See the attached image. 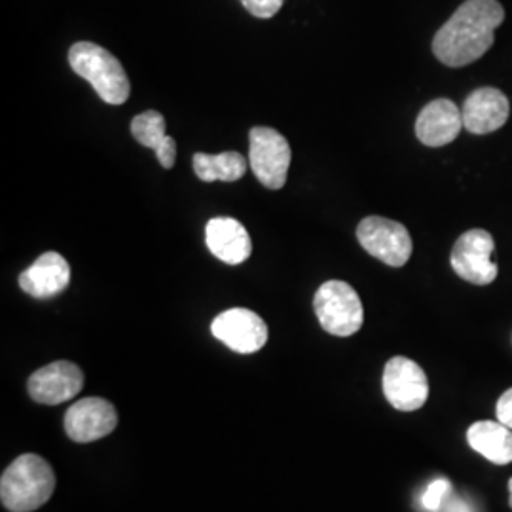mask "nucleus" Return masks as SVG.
Here are the masks:
<instances>
[{
	"label": "nucleus",
	"mask_w": 512,
	"mask_h": 512,
	"mask_svg": "<svg viewBox=\"0 0 512 512\" xmlns=\"http://www.w3.org/2000/svg\"><path fill=\"white\" fill-rule=\"evenodd\" d=\"M505 10L497 0H467L433 38V52L448 67H465L486 54Z\"/></svg>",
	"instance_id": "nucleus-1"
},
{
	"label": "nucleus",
	"mask_w": 512,
	"mask_h": 512,
	"mask_svg": "<svg viewBox=\"0 0 512 512\" xmlns=\"http://www.w3.org/2000/svg\"><path fill=\"white\" fill-rule=\"evenodd\" d=\"M54 490V469L37 454L19 456L0 478V501L10 512L37 511Z\"/></svg>",
	"instance_id": "nucleus-2"
},
{
	"label": "nucleus",
	"mask_w": 512,
	"mask_h": 512,
	"mask_svg": "<svg viewBox=\"0 0 512 512\" xmlns=\"http://www.w3.org/2000/svg\"><path fill=\"white\" fill-rule=\"evenodd\" d=\"M74 73L88 80L97 95L109 105H122L129 99L131 86L122 63L109 50L93 42H76L69 50Z\"/></svg>",
	"instance_id": "nucleus-3"
},
{
	"label": "nucleus",
	"mask_w": 512,
	"mask_h": 512,
	"mask_svg": "<svg viewBox=\"0 0 512 512\" xmlns=\"http://www.w3.org/2000/svg\"><path fill=\"white\" fill-rule=\"evenodd\" d=\"M313 308L321 327L332 336H353L365 321L363 302L346 281L332 279L323 283L315 293Z\"/></svg>",
	"instance_id": "nucleus-4"
},
{
	"label": "nucleus",
	"mask_w": 512,
	"mask_h": 512,
	"mask_svg": "<svg viewBox=\"0 0 512 512\" xmlns=\"http://www.w3.org/2000/svg\"><path fill=\"white\" fill-rule=\"evenodd\" d=\"M249 164L256 179L270 190H279L287 183L291 167V145L274 128L251 129L249 133Z\"/></svg>",
	"instance_id": "nucleus-5"
},
{
	"label": "nucleus",
	"mask_w": 512,
	"mask_h": 512,
	"mask_svg": "<svg viewBox=\"0 0 512 512\" xmlns=\"http://www.w3.org/2000/svg\"><path fill=\"white\" fill-rule=\"evenodd\" d=\"M357 239L368 255L391 268H401L412 256V238L397 220L366 217L357 228Z\"/></svg>",
	"instance_id": "nucleus-6"
},
{
	"label": "nucleus",
	"mask_w": 512,
	"mask_h": 512,
	"mask_svg": "<svg viewBox=\"0 0 512 512\" xmlns=\"http://www.w3.org/2000/svg\"><path fill=\"white\" fill-rule=\"evenodd\" d=\"M495 251V241L486 230H469L459 236L452 249V268L454 272L473 283V285H490L499 274L497 264L492 260Z\"/></svg>",
	"instance_id": "nucleus-7"
},
{
	"label": "nucleus",
	"mask_w": 512,
	"mask_h": 512,
	"mask_svg": "<svg viewBox=\"0 0 512 512\" xmlns=\"http://www.w3.org/2000/svg\"><path fill=\"white\" fill-rule=\"evenodd\" d=\"M385 399L401 412L420 410L429 399V380L425 370L408 357H393L384 368Z\"/></svg>",
	"instance_id": "nucleus-8"
},
{
	"label": "nucleus",
	"mask_w": 512,
	"mask_h": 512,
	"mask_svg": "<svg viewBox=\"0 0 512 512\" xmlns=\"http://www.w3.org/2000/svg\"><path fill=\"white\" fill-rule=\"evenodd\" d=\"M213 336L236 353H256L268 342V327L255 311L232 308L222 311L211 323Z\"/></svg>",
	"instance_id": "nucleus-9"
},
{
	"label": "nucleus",
	"mask_w": 512,
	"mask_h": 512,
	"mask_svg": "<svg viewBox=\"0 0 512 512\" xmlns=\"http://www.w3.org/2000/svg\"><path fill=\"white\" fill-rule=\"evenodd\" d=\"M82 387L84 372L71 361H55L52 365H46L27 382L31 399L50 406L71 401L82 391Z\"/></svg>",
	"instance_id": "nucleus-10"
},
{
	"label": "nucleus",
	"mask_w": 512,
	"mask_h": 512,
	"mask_svg": "<svg viewBox=\"0 0 512 512\" xmlns=\"http://www.w3.org/2000/svg\"><path fill=\"white\" fill-rule=\"evenodd\" d=\"M118 425V412L112 403L88 397L73 406L65 414V433L74 442H93L110 435Z\"/></svg>",
	"instance_id": "nucleus-11"
},
{
	"label": "nucleus",
	"mask_w": 512,
	"mask_h": 512,
	"mask_svg": "<svg viewBox=\"0 0 512 512\" xmlns=\"http://www.w3.org/2000/svg\"><path fill=\"white\" fill-rule=\"evenodd\" d=\"M461 114L463 128L475 135H486L507 124L511 103L497 88H478L465 99Z\"/></svg>",
	"instance_id": "nucleus-12"
},
{
	"label": "nucleus",
	"mask_w": 512,
	"mask_h": 512,
	"mask_svg": "<svg viewBox=\"0 0 512 512\" xmlns=\"http://www.w3.org/2000/svg\"><path fill=\"white\" fill-rule=\"evenodd\" d=\"M463 129V114L450 99L427 103L416 120V137L425 147H444L458 139Z\"/></svg>",
	"instance_id": "nucleus-13"
},
{
	"label": "nucleus",
	"mask_w": 512,
	"mask_h": 512,
	"mask_svg": "<svg viewBox=\"0 0 512 512\" xmlns=\"http://www.w3.org/2000/svg\"><path fill=\"white\" fill-rule=\"evenodd\" d=\"M71 283V266L59 253L38 256L23 274L19 275V287L33 298H52L63 293Z\"/></svg>",
	"instance_id": "nucleus-14"
},
{
	"label": "nucleus",
	"mask_w": 512,
	"mask_h": 512,
	"mask_svg": "<svg viewBox=\"0 0 512 512\" xmlns=\"http://www.w3.org/2000/svg\"><path fill=\"white\" fill-rule=\"evenodd\" d=\"M205 243L222 262L238 266L253 253V241L245 226L230 217H217L207 222Z\"/></svg>",
	"instance_id": "nucleus-15"
},
{
	"label": "nucleus",
	"mask_w": 512,
	"mask_h": 512,
	"mask_svg": "<svg viewBox=\"0 0 512 512\" xmlns=\"http://www.w3.org/2000/svg\"><path fill=\"white\" fill-rule=\"evenodd\" d=\"M469 446L495 465L512 463V429L501 421H475L467 431Z\"/></svg>",
	"instance_id": "nucleus-16"
},
{
	"label": "nucleus",
	"mask_w": 512,
	"mask_h": 512,
	"mask_svg": "<svg viewBox=\"0 0 512 512\" xmlns=\"http://www.w3.org/2000/svg\"><path fill=\"white\" fill-rule=\"evenodd\" d=\"M133 137L156 152L158 162L165 169H171L177 160V143L165 133V118L156 110H147L133 118L131 122Z\"/></svg>",
	"instance_id": "nucleus-17"
},
{
	"label": "nucleus",
	"mask_w": 512,
	"mask_h": 512,
	"mask_svg": "<svg viewBox=\"0 0 512 512\" xmlns=\"http://www.w3.org/2000/svg\"><path fill=\"white\" fill-rule=\"evenodd\" d=\"M194 171L198 179L205 183H234L247 171V160L239 152H220V154H202L194 156Z\"/></svg>",
	"instance_id": "nucleus-18"
},
{
	"label": "nucleus",
	"mask_w": 512,
	"mask_h": 512,
	"mask_svg": "<svg viewBox=\"0 0 512 512\" xmlns=\"http://www.w3.org/2000/svg\"><path fill=\"white\" fill-rule=\"evenodd\" d=\"M452 492V484L446 480V478H437L433 480L425 492L421 494V507L425 511L437 512L442 507V501L444 497Z\"/></svg>",
	"instance_id": "nucleus-19"
},
{
	"label": "nucleus",
	"mask_w": 512,
	"mask_h": 512,
	"mask_svg": "<svg viewBox=\"0 0 512 512\" xmlns=\"http://www.w3.org/2000/svg\"><path fill=\"white\" fill-rule=\"evenodd\" d=\"M241 4L255 18L270 19L281 10L283 0H241Z\"/></svg>",
	"instance_id": "nucleus-20"
},
{
	"label": "nucleus",
	"mask_w": 512,
	"mask_h": 512,
	"mask_svg": "<svg viewBox=\"0 0 512 512\" xmlns=\"http://www.w3.org/2000/svg\"><path fill=\"white\" fill-rule=\"evenodd\" d=\"M495 416L503 425L512 429V387L507 389L495 404Z\"/></svg>",
	"instance_id": "nucleus-21"
},
{
	"label": "nucleus",
	"mask_w": 512,
	"mask_h": 512,
	"mask_svg": "<svg viewBox=\"0 0 512 512\" xmlns=\"http://www.w3.org/2000/svg\"><path fill=\"white\" fill-rule=\"evenodd\" d=\"M509 495H511V497H509V505H511L512 509V478L509 480Z\"/></svg>",
	"instance_id": "nucleus-22"
}]
</instances>
